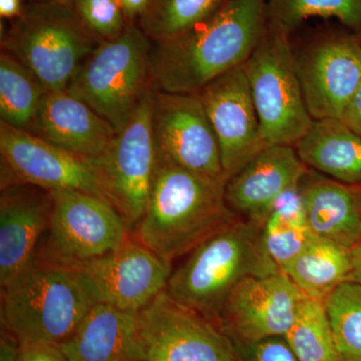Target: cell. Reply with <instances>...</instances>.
Here are the masks:
<instances>
[{
  "label": "cell",
  "instance_id": "obj_27",
  "mask_svg": "<svg viewBox=\"0 0 361 361\" xmlns=\"http://www.w3.org/2000/svg\"><path fill=\"white\" fill-rule=\"evenodd\" d=\"M341 361H361V285L345 281L324 303Z\"/></svg>",
  "mask_w": 361,
  "mask_h": 361
},
{
  "label": "cell",
  "instance_id": "obj_14",
  "mask_svg": "<svg viewBox=\"0 0 361 361\" xmlns=\"http://www.w3.org/2000/svg\"><path fill=\"white\" fill-rule=\"evenodd\" d=\"M304 298L283 271L248 277L228 297L218 325L232 341L256 342L285 336Z\"/></svg>",
  "mask_w": 361,
  "mask_h": 361
},
{
  "label": "cell",
  "instance_id": "obj_10",
  "mask_svg": "<svg viewBox=\"0 0 361 361\" xmlns=\"http://www.w3.org/2000/svg\"><path fill=\"white\" fill-rule=\"evenodd\" d=\"M51 215L37 258L63 264L101 257L130 237L122 216L109 202L84 192H49Z\"/></svg>",
  "mask_w": 361,
  "mask_h": 361
},
{
  "label": "cell",
  "instance_id": "obj_30",
  "mask_svg": "<svg viewBox=\"0 0 361 361\" xmlns=\"http://www.w3.org/2000/svg\"><path fill=\"white\" fill-rule=\"evenodd\" d=\"M78 18L97 39H116L125 30V16L118 0H71Z\"/></svg>",
  "mask_w": 361,
  "mask_h": 361
},
{
  "label": "cell",
  "instance_id": "obj_3",
  "mask_svg": "<svg viewBox=\"0 0 361 361\" xmlns=\"http://www.w3.org/2000/svg\"><path fill=\"white\" fill-rule=\"evenodd\" d=\"M280 271L266 250L260 223L237 217L185 256L172 271L166 290L218 325L228 297L240 282Z\"/></svg>",
  "mask_w": 361,
  "mask_h": 361
},
{
  "label": "cell",
  "instance_id": "obj_15",
  "mask_svg": "<svg viewBox=\"0 0 361 361\" xmlns=\"http://www.w3.org/2000/svg\"><path fill=\"white\" fill-rule=\"evenodd\" d=\"M196 94L217 137L228 180L267 148L243 65L216 78Z\"/></svg>",
  "mask_w": 361,
  "mask_h": 361
},
{
  "label": "cell",
  "instance_id": "obj_39",
  "mask_svg": "<svg viewBox=\"0 0 361 361\" xmlns=\"http://www.w3.org/2000/svg\"><path fill=\"white\" fill-rule=\"evenodd\" d=\"M360 44H361V42H360Z\"/></svg>",
  "mask_w": 361,
  "mask_h": 361
},
{
  "label": "cell",
  "instance_id": "obj_19",
  "mask_svg": "<svg viewBox=\"0 0 361 361\" xmlns=\"http://www.w3.org/2000/svg\"><path fill=\"white\" fill-rule=\"evenodd\" d=\"M30 133L87 160L103 155L118 135L89 104L68 90L45 94Z\"/></svg>",
  "mask_w": 361,
  "mask_h": 361
},
{
  "label": "cell",
  "instance_id": "obj_23",
  "mask_svg": "<svg viewBox=\"0 0 361 361\" xmlns=\"http://www.w3.org/2000/svg\"><path fill=\"white\" fill-rule=\"evenodd\" d=\"M350 272V250L316 236L284 270L304 296L323 303Z\"/></svg>",
  "mask_w": 361,
  "mask_h": 361
},
{
  "label": "cell",
  "instance_id": "obj_38",
  "mask_svg": "<svg viewBox=\"0 0 361 361\" xmlns=\"http://www.w3.org/2000/svg\"><path fill=\"white\" fill-rule=\"evenodd\" d=\"M30 2H61V4H71V0H30Z\"/></svg>",
  "mask_w": 361,
  "mask_h": 361
},
{
  "label": "cell",
  "instance_id": "obj_35",
  "mask_svg": "<svg viewBox=\"0 0 361 361\" xmlns=\"http://www.w3.org/2000/svg\"><path fill=\"white\" fill-rule=\"evenodd\" d=\"M18 349V339L8 330L2 329L0 338V361H16Z\"/></svg>",
  "mask_w": 361,
  "mask_h": 361
},
{
  "label": "cell",
  "instance_id": "obj_36",
  "mask_svg": "<svg viewBox=\"0 0 361 361\" xmlns=\"http://www.w3.org/2000/svg\"><path fill=\"white\" fill-rule=\"evenodd\" d=\"M25 11L21 0H0V16L6 20H16Z\"/></svg>",
  "mask_w": 361,
  "mask_h": 361
},
{
  "label": "cell",
  "instance_id": "obj_29",
  "mask_svg": "<svg viewBox=\"0 0 361 361\" xmlns=\"http://www.w3.org/2000/svg\"><path fill=\"white\" fill-rule=\"evenodd\" d=\"M223 0H153L145 32L158 42L191 30L222 6Z\"/></svg>",
  "mask_w": 361,
  "mask_h": 361
},
{
  "label": "cell",
  "instance_id": "obj_32",
  "mask_svg": "<svg viewBox=\"0 0 361 361\" xmlns=\"http://www.w3.org/2000/svg\"><path fill=\"white\" fill-rule=\"evenodd\" d=\"M16 361H68L59 344L18 342Z\"/></svg>",
  "mask_w": 361,
  "mask_h": 361
},
{
  "label": "cell",
  "instance_id": "obj_11",
  "mask_svg": "<svg viewBox=\"0 0 361 361\" xmlns=\"http://www.w3.org/2000/svg\"><path fill=\"white\" fill-rule=\"evenodd\" d=\"M96 304L139 313L167 289L172 263L130 237L116 250L71 263Z\"/></svg>",
  "mask_w": 361,
  "mask_h": 361
},
{
  "label": "cell",
  "instance_id": "obj_7",
  "mask_svg": "<svg viewBox=\"0 0 361 361\" xmlns=\"http://www.w3.org/2000/svg\"><path fill=\"white\" fill-rule=\"evenodd\" d=\"M243 66L266 147L295 146L314 120L304 101L288 35L269 23Z\"/></svg>",
  "mask_w": 361,
  "mask_h": 361
},
{
  "label": "cell",
  "instance_id": "obj_2",
  "mask_svg": "<svg viewBox=\"0 0 361 361\" xmlns=\"http://www.w3.org/2000/svg\"><path fill=\"white\" fill-rule=\"evenodd\" d=\"M226 183L180 167L157 152L153 187L134 238L168 262L185 257L238 217L226 203Z\"/></svg>",
  "mask_w": 361,
  "mask_h": 361
},
{
  "label": "cell",
  "instance_id": "obj_5",
  "mask_svg": "<svg viewBox=\"0 0 361 361\" xmlns=\"http://www.w3.org/2000/svg\"><path fill=\"white\" fill-rule=\"evenodd\" d=\"M151 54L147 33L127 25L116 39L101 40L66 90L89 104L118 134L151 92Z\"/></svg>",
  "mask_w": 361,
  "mask_h": 361
},
{
  "label": "cell",
  "instance_id": "obj_6",
  "mask_svg": "<svg viewBox=\"0 0 361 361\" xmlns=\"http://www.w3.org/2000/svg\"><path fill=\"white\" fill-rule=\"evenodd\" d=\"M99 42L80 20L71 2H30L20 18L14 20L4 47L51 92L66 90Z\"/></svg>",
  "mask_w": 361,
  "mask_h": 361
},
{
  "label": "cell",
  "instance_id": "obj_13",
  "mask_svg": "<svg viewBox=\"0 0 361 361\" xmlns=\"http://www.w3.org/2000/svg\"><path fill=\"white\" fill-rule=\"evenodd\" d=\"M157 152L196 174L226 180L217 137L198 94L153 92Z\"/></svg>",
  "mask_w": 361,
  "mask_h": 361
},
{
  "label": "cell",
  "instance_id": "obj_20",
  "mask_svg": "<svg viewBox=\"0 0 361 361\" xmlns=\"http://www.w3.org/2000/svg\"><path fill=\"white\" fill-rule=\"evenodd\" d=\"M299 189L314 236L349 250L360 243L361 185L338 182L308 168Z\"/></svg>",
  "mask_w": 361,
  "mask_h": 361
},
{
  "label": "cell",
  "instance_id": "obj_16",
  "mask_svg": "<svg viewBox=\"0 0 361 361\" xmlns=\"http://www.w3.org/2000/svg\"><path fill=\"white\" fill-rule=\"evenodd\" d=\"M296 66L313 120H341L361 85L360 42L349 37L323 40L301 54Z\"/></svg>",
  "mask_w": 361,
  "mask_h": 361
},
{
  "label": "cell",
  "instance_id": "obj_37",
  "mask_svg": "<svg viewBox=\"0 0 361 361\" xmlns=\"http://www.w3.org/2000/svg\"><path fill=\"white\" fill-rule=\"evenodd\" d=\"M351 272L348 281L361 285V242L350 249Z\"/></svg>",
  "mask_w": 361,
  "mask_h": 361
},
{
  "label": "cell",
  "instance_id": "obj_4",
  "mask_svg": "<svg viewBox=\"0 0 361 361\" xmlns=\"http://www.w3.org/2000/svg\"><path fill=\"white\" fill-rule=\"evenodd\" d=\"M94 304L71 266L37 258L1 288V320L20 343L61 344Z\"/></svg>",
  "mask_w": 361,
  "mask_h": 361
},
{
  "label": "cell",
  "instance_id": "obj_28",
  "mask_svg": "<svg viewBox=\"0 0 361 361\" xmlns=\"http://www.w3.org/2000/svg\"><path fill=\"white\" fill-rule=\"evenodd\" d=\"M271 25L288 35L311 18H336L361 30V0H267Z\"/></svg>",
  "mask_w": 361,
  "mask_h": 361
},
{
  "label": "cell",
  "instance_id": "obj_1",
  "mask_svg": "<svg viewBox=\"0 0 361 361\" xmlns=\"http://www.w3.org/2000/svg\"><path fill=\"white\" fill-rule=\"evenodd\" d=\"M267 0H228L191 30L158 42L151 54L157 92L196 94L243 65L266 28Z\"/></svg>",
  "mask_w": 361,
  "mask_h": 361
},
{
  "label": "cell",
  "instance_id": "obj_18",
  "mask_svg": "<svg viewBox=\"0 0 361 361\" xmlns=\"http://www.w3.org/2000/svg\"><path fill=\"white\" fill-rule=\"evenodd\" d=\"M308 168L293 146H271L226 183V203L239 218L260 223L275 200L298 186Z\"/></svg>",
  "mask_w": 361,
  "mask_h": 361
},
{
  "label": "cell",
  "instance_id": "obj_22",
  "mask_svg": "<svg viewBox=\"0 0 361 361\" xmlns=\"http://www.w3.org/2000/svg\"><path fill=\"white\" fill-rule=\"evenodd\" d=\"M294 148L311 170L345 184L361 185V137L339 118L313 121Z\"/></svg>",
  "mask_w": 361,
  "mask_h": 361
},
{
  "label": "cell",
  "instance_id": "obj_12",
  "mask_svg": "<svg viewBox=\"0 0 361 361\" xmlns=\"http://www.w3.org/2000/svg\"><path fill=\"white\" fill-rule=\"evenodd\" d=\"M0 159L1 190L30 185L47 192H84L109 202L87 159L1 122Z\"/></svg>",
  "mask_w": 361,
  "mask_h": 361
},
{
  "label": "cell",
  "instance_id": "obj_9",
  "mask_svg": "<svg viewBox=\"0 0 361 361\" xmlns=\"http://www.w3.org/2000/svg\"><path fill=\"white\" fill-rule=\"evenodd\" d=\"M139 361H241L216 323L183 305L167 290L137 313Z\"/></svg>",
  "mask_w": 361,
  "mask_h": 361
},
{
  "label": "cell",
  "instance_id": "obj_34",
  "mask_svg": "<svg viewBox=\"0 0 361 361\" xmlns=\"http://www.w3.org/2000/svg\"><path fill=\"white\" fill-rule=\"evenodd\" d=\"M118 2L125 18L133 20L139 16L145 18L151 8L153 0H118Z\"/></svg>",
  "mask_w": 361,
  "mask_h": 361
},
{
  "label": "cell",
  "instance_id": "obj_33",
  "mask_svg": "<svg viewBox=\"0 0 361 361\" xmlns=\"http://www.w3.org/2000/svg\"><path fill=\"white\" fill-rule=\"evenodd\" d=\"M341 120L361 137V85L346 106Z\"/></svg>",
  "mask_w": 361,
  "mask_h": 361
},
{
  "label": "cell",
  "instance_id": "obj_26",
  "mask_svg": "<svg viewBox=\"0 0 361 361\" xmlns=\"http://www.w3.org/2000/svg\"><path fill=\"white\" fill-rule=\"evenodd\" d=\"M299 361H341L324 303L303 299L284 336Z\"/></svg>",
  "mask_w": 361,
  "mask_h": 361
},
{
  "label": "cell",
  "instance_id": "obj_25",
  "mask_svg": "<svg viewBox=\"0 0 361 361\" xmlns=\"http://www.w3.org/2000/svg\"><path fill=\"white\" fill-rule=\"evenodd\" d=\"M47 92L23 63L8 52H1L0 122L30 133Z\"/></svg>",
  "mask_w": 361,
  "mask_h": 361
},
{
  "label": "cell",
  "instance_id": "obj_31",
  "mask_svg": "<svg viewBox=\"0 0 361 361\" xmlns=\"http://www.w3.org/2000/svg\"><path fill=\"white\" fill-rule=\"evenodd\" d=\"M232 342L241 361H299L284 336L256 342Z\"/></svg>",
  "mask_w": 361,
  "mask_h": 361
},
{
  "label": "cell",
  "instance_id": "obj_21",
  "mask_svg": "<svg viewBox=\"0 0 361 361\" xmlns=\"http://www.w3.org/2000/svg\"><path fill=\"white\" fill-rule=\"evenodd\" d=\"M59 345L68 361H139L137 313L94 304Z\"/></svg>",
  "mask_w": 361,
  "mask_h": 361
},
{
  "label": "cell",
  "instance_id": "obj_8",
  "mask_svg": "<svg viewBox=\"0 0 361 361\" xmlns=\"http://www.w3.org/2000/svg\"><path fill=\"white\" fill-rule=\"evenodd\" d=\"M152 116L151 90L103 155L87 160L130 233L144 216L155 177L157 148Z\"/></svg>",
  "mask_w": 361,
  "mask_h": 361
},
{
  "label": "cell",
  "instance_id": "obj_17",
  "mask_svg": "<svg viewBox=\"0 0 361 361\" xmlns=\"http://www.w3.org/2000/svg\"><path fill=\"white\" fill-rule=\"evenodd\" d=\"M49 192L30 185L1 190L0 197V285L11 284L39 256L51 223Z\"/></svg>",
  "mask_w": 361,
  "mask_h": 361
},
{
  "label": "cell",
  "instance_id": "obj_24",
  "mask_svg": "<svg viewBox=\"0 0 361 361\" xmlns=\"http://www.w3.org/2000/svg\"><path fill=\"white\" fill-rule=\"evenodd\" d=\"M299 185L280 195L260 222L266 250L283 272L314 237Z\"/></svg>",
  "mask_w": 361,
  "mask_h": 361
}]
</instances>
